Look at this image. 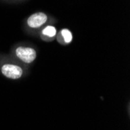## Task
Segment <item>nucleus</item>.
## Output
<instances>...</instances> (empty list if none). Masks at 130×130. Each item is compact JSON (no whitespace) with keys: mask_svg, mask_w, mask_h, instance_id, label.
<instances>
[{"mask_svg":"<svg viewBox=\"0 0 130 130\" xmlns=\"http://www.w3.org/2000/svg\"><path fill=\"white\" fill-rule=\"evenodd\" d=\"M16 55L21 61L25 63L32 62L36 58V52L32 48L19 47L16 50Z\"/></svg>","mask_w":130,"mask_h":130,"instance_id":"1","label":"nucleus"},{"mask_svg":"<svg viewBox=\"0 0 130 130\" xmlns=\"http://www.w3.org/2000/svg\"><path fill=\"white\" fill-rule=\"evenodd\" d=\"M2 73L9 79H19L23 74L22 69L16 65L13 64H5L2 67Z\"/></svg>","mask_w":130,"mask_h":130,"instance_id":"2","label":"nucleus"},{"mask_svg":"<svg viewBox=\"0 0 130 130\" xmlns=\"http://www.w3.org/2000/svg\"><path fill=\"white\" fill-rule=\"evenodd\" d=\"M47 15L44 13H36L30 16L27 19V24L29 27L33 28H37L41 27L47 21Z\"/></svg>","mask_w":130,"mask_h":130,"instance_id":"3","label":"nucleus"},{"mask_svg":"<svg viewBox=\"0 0 130 130\" xmlns=\"http://www.w3.org/2000/svg\"><path fill=\"white\" fill-rule=\"evenodd\" d=\"M42 33L44 35H46V36H48V37L52 38L56 34V29L54 27L48 26L43 30Z\"/></svg>","mask_w":130,"mask_h":130,"instance_id":"4","label":"nucleus"},{"mask_svg":"<svg viewBox=\"0 0 130 130\" xmlns=\"http://www.w3.org/2000/svg\"><path fill=\"white\" fill-rule=\"evenodd\" d=\"M61 34H62V37L64 38L65 41L66 43H70L71 41H72V40H73V35H72V33L69 31V30L63 29V30H62Z\"/></svg>","mask_w":130,"mask_h":130,"instance_id":"5","label":"nucleus"}]
</instances>
